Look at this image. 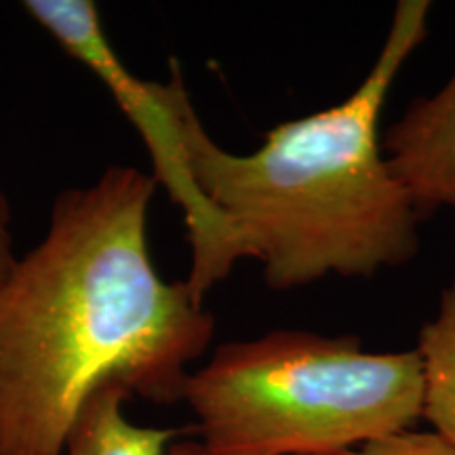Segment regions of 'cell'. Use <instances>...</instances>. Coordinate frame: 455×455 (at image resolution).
<instances>
[{"label": "cell", "mask_w": 455, "mask_h": 455, "mask_svg": "<svg viewBox=\"0 0 455 455\" xmlns=\"http://www.w3.org/2000/svg\"><path fill=\"white\" fill-rule=\"evenodd\" d=\"M156 180L108 167L60 192L44 236L0 276V455H64L95 392L171 405L215 335L148 244Z\"/></svg>", "instance_id": "1"}, {"label": "cell", "mask_w": 455, "mask_h": 455, "mask_svg": "<svg viewBox=\"0 0 455 455\" xmlns=\"http://www.w3.org/2000/svg\"><path fill=\"white\" fill-rule=\"evenodd\" d=\"M430 9V0H398L371 70L348 98L266 131L251 155L228 152L207 133L171 64L192 181L235 264L259 261L275 291L373 278L419 253L422 218L386 163L379 121L398 72L428 38Z\"/></svg>", "instance_id": "2"}, {"label": "cell", "mask_w": 455, "mask_h": 455, "mask_svg": "<svg viewBox=\"0 0 455 455\" xmlns=\"http://www.w3.org/2000/svg\"><path fill=\"white\" fill-rule=\"evenodd\" d=\"M198 441L224 455H344L422 419L418 352L276 329L228 341L188 378Z\"/></svg>", "instance_id": "3"}, {"label": "cell", "mask_w": 455, "mask_h": 455, "mask_svg": "<svg viewBox=\"0 0 455 455\" xmlns=\"http://www.w3.org/2000/svg\"><path fill=\"white\" fill-rule=\"evenodd\" d=\"M26 13L64 49L72 60L106 84L124 116L135 124L152 156L156 184L184 212L192 261L186 284L192 298L204 299L215 284L235 270L224 230L192 181L181 146L173 84L141 81L131 74L108 41L98 4L91 0H28Z\"/></svg>", "instance_id": "4"}, {"label": "cell", "mask_w": 455, "mask_h": 455, "mask_svg": "<svg viewBox=\"0 0 455 455\" xmlns=\"http://www.w3.org/2000/svg\"><path fill=\"white\" fill-rule=\"evenodd\" d=\"M382 152L422 221L455 215V72L430 95H418L382 135Z\"/></svg>", "instance_id": "5"}, {"label": "cell", "mask_w": 455, "mask_h": 455, "mask_svg": "<svg viewBox=\"0 0 455 455\" xmlns=\"http://www.w3.org/2000/svg\"><path fill=\"white\" fill-rule=\"evenodd\" d=\"M129 392L108 384L89 398L70 432L64 455H164L181 436L180 428L131 422L124 413Z\"/></svg>", "instance_id": "6"}, {"label": "cell", "mask_w": 455, "mask_h": 455, "mask_svg": "<svg viewBox=\"0 0 455 455\" xmlns=\"http://www.w3.org/2000/svg\"><path fill=\"white\" fill-rule=\"evenodd\" d=\"M415 352L422 363V418L455 447V272L436 315L419 327Z\"/></svg>", "instance_id": "7"}, {"label": "cell", "mask_w": 455, "mask_h": 455, "mask_svg": "<svg viewBox=\"0 0 455 455\" xmlns=\"http://www.w3.org/2000/svg\"><path fill=\"white\" fill-rule=\"evenodd\" d=\"M344 455H455V447L436 432L411 428L367 443Z\"/></svg>", "instance_id": "8"}, {"label": "cell", "mask_w": 455, "mask_h": 455, "mask_svg": "<svg viewBox=\"0 0 455 455\" xmlns=\"http://www.w3.org/2000/svg\"><path fill=\"white\" fill-rule=\"evenodd\" d=\"M13 238H11V204L4 190L0 188V276L15 264Z\"/></svg>", "instance_id": "9"}, {"label": "cell", "mask_w": 455, "mask_h": 455, "mask_svg": "<svg viewBox=\"0 0 455 455\" xmlns=\"http://www.w3.org/2000/svg\"><path fill=\"white\" fill-rule=\"evenodd\" d=\"M164 455H224V453L213 451V449L203 445L198 439H181L180 436L178 441L171 443Z\"/></svg>", "instance_id": "10"}]
</instances>
